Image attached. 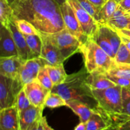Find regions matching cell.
<instances>
[{
  "mask_svg": "<svg viewBox=\"0 0 130 130\" xmlns=\"http://www.w3.org/2000/svg\"><path fill=\"white\" fill-rule=\"evenodd\" d=\"M11 6L13 18L27 20L39 34L52 35L66 28L55 0H15Z\"/></svg>",
  "mask_w": 130,
  "mask_h": 130,
  "instance_id": "obj_1",
  "label": "cell"
},
{
  "mask_svg": "<svg viewBox=\"0 0 130 130\" xmlns=\"http://www.w3.org/2000/svg\"><path fill=\"white\" fill-rule=\"evenodd\" d=\"M88 74L84 67L79 72L68 75L63 83L54 86L51 91L58 93L66 102L78 100L97 110L98 102L86 81Z\"/></svg>",
  "mask_w": 130,
  "mask_h": 130,
  "instance_id": "obj_2",
  "label": "cell"
},
{
  "mask_svg": "<svg viewBox=\"0 0 130 130\" xmlns=\"http://www.w3.org/2000/svg\"><path fill=\"white\" fill-rule=\"evenodd\" d=\"M83 55L85 67L89 74L93 72L107 73L114 63L111 58L91 38H88L81 48Z\"/></svg>",
  "mask_w": 130,
  "mask_h": 130,
  "instance_id": "obj_3",
  "label": "cell"
},
{
  "mask_svg": "<svg viewBox=\"0 0 130 130\" xmlns=\"http://www.w3.org/2000/svg\"><path fill=\"white\" fill-rule=\"evenodd\" d=\"M98 102V109L106 114L115 124L117 118L122 112V87L115 86L105 90H92Z\"/></svg>",
  "mask_w": 130,
  "mask_h": 130,
  "instance_id": "obj_4",
  "label": "cell"
},
{
  "mask_svg": "<svg viewBox=\"0 0 130 130\" xmlns=\"http://www.w3.org/2000/svg\"><path fill=\"white\" fill-rule=\"evenodd\" d=\"M24 85L19 78H10L0 75V110L15 106L17 95Z\"/></svg>",
  "mask_w": 130,
  "mask_h": 130,
  "instance_id": "obj_5",
  "label": "cell"
},
{
  "mask_svg": "<svg viewBox=\"0 0 130 130\" xmlns=\"http://www.w3.org/2000/svg\"><path fill=\"white\" fill-rule=\"evenodd\" d=\"M50 36L65 60L76 53L81 52L83 43L72 35L66 28Z\"/></svg>",
  "mask_w": 130,
  "mask_h": 130,
  "instance_id": "obj_6",
  "label": "cell"
},
{
  "mask_svg": "<svg viewBox=\"0 0 130 130\" xmlns=\"http://www.w3.org/2000/svg\"><path fill=\"white\" fill-rule=\"evenodd\" d=\"M42 48L39 58L45 66H57L62 64L66 60L50 35L40 34Z\"/></svg>",
  "mask_w": 130,
  "mask_h": 130,
  "instance_id": "obj_7",
  "label": "cell"
},
{
  "mask_svg": "<svg viewBox=\"0 0 130 130\" xmlns=\"http://www.w3.org/2000/svg\"><path fill=\"white\" fill-rule=\"evenodd\" d=\"M73 9L76 17L87 38H92L96 32L99 24L82 7L77 0H66Z\"/></svg>",
  "mask_w": 130,
  "mask_h": 130,
  "instance_id": "obj_8",
  "label": "cell"
},
{
  "mask_svg": "<svg viewBox=\"0 0 130 130\" xmlns=\"http://www.w3.org/2000/svg\"><path fill=\"white\" fill-rule=\"evenodd\" d=\"M60 9L66 29L72 35L78 38L83 43H85L88 38L84 34L82 27L71 5L66 1L64 3L60 5Z\"/></svg>",
  "mask_w": 130,
  "mask_h": 130,
  "instance_id": "obj_9",
  "label": "cell"
},
{
  "mask_svg": "<svg viewBox=\"0 0 130 130\" xmlns=\"http://www.w3.org/2000/svg\"><path fill=\"white\" fill-rule=\"evenodd\" d=\"M23 89L32 105L44 108V102L50 91L41 85L37 80L25 85Z\"/></svg>",
  "mask_w": 130,
  "mask_h": 130,
  "instance_id": "obj_10",
  "label": "cell"
},
{
  "mask_svg": "<svg viewBox=\"0 0 130 130\" xmlns=\"http://www.w3.org/2000/svg\"><path fill=\"white\" fill-rule=\"evenodd\" d=\"M25 62L19 56L1 57L0 75L10 78H18L20 68Z\"/></svg>",
  "mask_w": 130,
  "mask_h": 130,
  "instance_id": "obj_11",
  "label": "cell"
},
{
  "mask_svg": "<svg viewBox=\"0 0 130 130\" xmlns=\"http://www.w3.org/2000/svg\"><path fill=\"white\" fill-rule=\"evenodd\" d=\"M44 108L31 105L25 110L19 112L20 130H30L34 124L43 118Z\"/></svg>",
  "mask_w": 130,
  "mask_h": 130,
  "instance_id": "obj_12",
  "label": "cell"
},
{
  "mask_svg": "<svg viewBox=\"0 0 130 130\" xmlns=\"http://www.w3.org/2000/svg\"><path fill=\"white\" fill-rule=\"evenodd\" d=\"M12 35L14 42L17 49L19 56L24 61H27L32 58L31 52L28 46L24 34L17 29L15 24L12 21L8 27Z\"/></svg>",
  "mask_w": 130,
  "mask_h": 130,
  "instance_id": "obj_13",
  "label": "cell"
},
{
  "mask_svg": "<svg viewBox=\"0 0 130 130\" xmlns=\"http://www.w3.org/2000/svg\"><path fill=\"white\" fill-rule=\"evenodd\" d=\"M0 130H20L19 111L15 106L0 110Z\"/></svg>",
  "mask_w": 130,
  "mask_h": 130,
  "instance_id": "obj_14",
  "label": "cell"
},
{
  "mask_svg": "<svg viewBox=\"0 0 130 130\" xmlns=\"http://www.w3.org/2000/svg\"><path fill=\"white\" fill-rule=\"evenodd\" d=\"M0 56L1 57L19 56L13 38L8 28L1 25L0 28Z\"/></svg>",
  "mask_w": 130,
  "mask_h": 130,
  "instance_id": "obj_15",
  "label": "cell"
},
{
  "mask_svg": "<svg viewBox=\"0 0 130 130\" xmlns=\"http://www.w3.org/2000/svg\"><path fill=\"white\" fill-rule=\"evenodd\" d=\"M112 120L100 110H96L86 123V130H102L113 125Z\"/></svg>",
  "mask_w": 130,
  "mask_h": 130,
  "instance_id": "obj_16",
  "label": "cell"
},
{
  "mask_svg": "<svg viewBox=\"0 0 130 130\" xmlns=\"http://www.w3.org/2000/svg\"><path fill=\"white\" fill-rule=\"evenodd\" d=\"M86 81L92 90H105L116 86L115 84L107 77L105 73L101 72H93L88 74Z\"/></svg>",
  "mask_w": 130,
  "mask_h": 130,
  "instance_id": "obj_17",
  "label": "cell"
},
{
  "mask_svg": "<svg viewBox=\"0 0 130 130\" xmlns=\"http://www.w3.org/2000/svg\"><path fill=\"white\" fill-rule=\"evenodd\" d=\"M130 24V15L119 5L112 17L105 25L114 30L127 29Z\"/></svg>",
  "mask_w": 130,
  "mask_h": 130,
  "instance_id": "obj_18",
  "label": "cell"
},
{
  "mask_svg": "<svg viewBox=\"0 0 130 130\" xmlns=\"http://www.w3.org/2000/svg\"><path fill=\"white\" fill-rule=\"evenodd\" d=\"M67 107H69L76 115L78 116L80 122L86 123L96 110L86 104L76 100L67 102Z\"/></svg>",
  "mask_w": 130,
  "mask_h": 130,
  "instance_id": "obj_19",
  "label": "cell"
},
{
  "mask_svg": "<svg viewBox=\"0 0 130 130\" xmlns=\"http://www.w3.org/2000/svg\"><path fill=\"white\" fill-rule=\"evenodd\" d=\"M119 5V3L116 0H107L100 9L98 23L102 25H105L118 9Z\"/></svg>",
  "mask_w": 130,
  "mask_h": 130,
  "instance_id": "obj_20",
  "label": "cell"
},
{
  "mask_svg": "<svg viewBox=\"0 0 130 130\" xmlns=\"http://www.w3.org/2000/svg\"><path fill=\"white\" fill-rule=\"evenodd\" d=\"M91 38H93V39L96 42V44L102 49L104 50L112 59H114L115 54H114V51H113L112 46L107 37L106 36L104 30H103L101 24H99L96 32Z\"/></svg>",
  "mask_w": 130,
  "mask_h": 130,
  "instance_id": "obj_21",
  "label": "cell"
},
{
  "mask_svg": "<svg viewBox=\"0 0 130 130\" xmlns=\"http://www.w3.org/2000/svg\"><path fill=\"white\" fill-rule=\"evenodd\" d=\"M45 67L54 86L63 83L68 76L66 74L63 63L57 66H45Z\"/></svg>",
  "mask_w": 130,
  "mask_h": 130,
  "instance_id": "obj_22",
  "label": "cell"
},
{
  "mask_svg": "<svg viewBox=\"0 0 130 130\" xmlns=\"http://www.w3.org/2000/svg\"><path fill=\"white\" fill-rule=\"evenodd\" d=\"M130 119V90L122 88V112L117 118L115 124Z\"/></svg>",
  "mask_w": 130,
  "mask_h": 130,
  "instance_id": "obj_23",
  "label": "cell"
},
{
  "mask_svg": "<svg viewBox=\"0 0 130 130\" xmlns=\"http://www.w3.org/2000/svg\"><path fill=\"white\" fill-rule=\"evenodd\" d=\"M24 36L31 52L32 58L39 57L42 48V40L40 34L34 35H24Z\"/></svg>",
  "mask_w": 130,
  "mask_h": 130,
  "instance_id": "obj_24",
  "label": "cell"
},
{
  "mask_svg": "<svg viewBox=\"0 0 130 130\" xmlns=\"http://www.w3.org/2000/svg\"><path fill=\"white\" fill-rule=\"evenodd\" d=\"M13 11L11 5L6 0H0V22L1 25L8 27L9 24L13 20Z\"/></svg>",
  "mask_w": 130,
  "mask_h": 130,
  "instance_id": "obj_25",
  "label": "cell"
},
{
  "mask_svg": "<svg viewBox=\"0 0 130 130\" xmlns=\"http://www.w3.org/2000/svg\"><path fill=\"white\" fill-rule=\"evenodd\" d=\"M102 27L103 30H104L106 36L107 37L110 44H111L112 48L114 53L116 55L119 47H120L121 44L122 43L120 35L116 30L109 27L108 25H102Z\"/></svg>",
  "mask_w": 130,
  "mask_h": 130,
  "instance_id": "obj_26",
  "label": "cell"
},
{
  "mask_svg": "<svg viewBox=\"0 0 130 130\" xmlns=\"http://www.w3.org/2000/svg\"><path fill=\"white\" fill-rule=\"evenodd\" d=\"M62 106H67V102L58 93L50 91L44 102V107L54 109Z\"/></svg>",
  "mask_w": 130,
  "mask_h": 130,
  "instance_id": "obj_27",
  "label": "cell"
},
{
  "mask_svg": "<svg viewBox=\"0 0 130 130\" xmlns=\"http://www.w3.org/2000/svg\"><path fill=\"white\" fill-rule=\"evenodd\" d=\"M107 73L130 79V65L121 64L114 62Z\"/></svg>",
  "mask_w": 130,
  "mask_h": 130,
  "instance_id": "obj_28",
  "label": "cell"
},
{
  "mask_svg": "<svg viewBox=\"0 0 130 130\" xmlns=\"http://www.w3.org/2000/svg\"><path fill=\"white\" fill-rule=\"evenodd\" d=\"M13 22L17 29L24 35H34L39 34L36 28L27 20L24 19H17L13 18Z\"/></svg>",
  "mask_w": 130,
  "mask_h": 130,
  "instance_id": "obj_29",
  "label": "cell"
},
{
  "mask_svg": "<svg viewBox=\"0 0 130 130\" xmlns=\"http://www.w3.org/2000/svg\"><path fill=\"white\" fill-rule=\"evenodd\" d=\"M37 76H38V74L30 68L25 66L24 63L19 71L18 77L21 81L23 85L25 86L27 84H29L36 80Z\"/></svg>",
  "mask_w": 130,
  "mask_h": 130,
  "instance_id": "obj_30",
  "label": "cell"
},
{
  "mask_svg": "<svg viewBox=\"0 0 130 130\" xmlns=\"http://www.w3.org/2000/svg\"><path fill=\"white\" fill-rule=\"evenodd\" d=\"M114 60L116 63L130 65V51L123 42L116 54Z\"/></svg>",
  "mask_w": 130,
  "mask_h": 130,
  "instance_id": "obj_31",
  "label": "cell"
},
{
  "mask_svg": "<svg viewBox=\"0 0 130 130\" xmlns=\"http://www.w3.org/2000/svg\"><path fill=\"white\" fill-rule=\"evenodd\" d=\"M36 80L49 91H52L53 88L54 87L45 66L42 67L41 69L39 71L38 76H37Z\"/></svg>",
  "mask_w": 130,
  "mask_h": 130,
  "instance_id": "obj_32",
  "label": "cell"
},
{
  "mask_svg": "<svg viewBox=\"0 0 130 130\" xmlns=\"http://www.w3.org/2000/svg\"><path fill=\"white\" fill-rule=\"evenodd\" d=\"M31 105V103L29 101L24 89H22L19 93V95H17L16 101H15V106L19 112H20L29 108Z\"/></svg>",
  "mask_w": 130,
  "mask_h": 130,
  "instance_id": "obj_33",
  "label": "cell"
},
{
  "mask_svg": "<svg viewBox=\"0 0 130 130\" xmlns=\"http://www.w3.org/2000/svg\"><path fill=\"white\" fill-rule=\"evenodd\" d=\"M80 5L82 6V7L86 10L90 15L92 16V17L98 22V19H99V13L100 11V8L95 6L94 4H93L91 1L89 0H77Z\"/></svg>",
  "mask_w": 130,
  "mask_h": 130,
  "instance_id": "obj_34",
  "label": "cell"
},
{
  "mask_svg": "<svg viewBox=\"0 0 130 130\" xmlns=\"http://www.w3.org/2000/svg\"><path fill=\"white\" fill-rule=\"evenodd\" d=\"M105 75L116 85L120 86L122 88H126L130 90V79H126L124 77H119V76H114V75L109 74L108 73H105Z\"/></svg>",
  "mask_w": 130,
  "mask_h": 130,
  "instance_id": "obj_35",
  "label": "cell"
},
{
  "mask_svg": "<svg viewBox=\"0 0 130 130\" xmlns=\"http://www.w3.org/2000/svg\"><path fill=\"white\" fill-rule=\"evenodd\" d=\"M119 130H130V119L117 124Z\"/></svg>",
  "mask_w": 130,
  "mask_h": 130,
  "instance_id": "obj_36",
  "label": "cell"
},
{
  "mask_svg": "<svg viewBox=\"0 0 130 130\" xmlns=\"http://www.w3.org/2000/svg\"><path fill=\"white\" fill-rule=\"evenodd\" d=\"M119 6L125 11H128L130 9V0H123L119 3Z\"/></svg>",
  "mask_w": 130,
  "mask_h": 130,
  "instance_id": "obj_37",
  "label": "cell"
},
{
  "mask_svg": "<svg viewBox=\"0 0 130 130\" xmlns=\"http://www.w3.org/2000/svg\"><path fill=\"white\" fill-rule=\"evenodd\" d=\"M30 130H45L44 126H43V122H42V118L34 124V126L32 128V129Z\"/></svg>",
  "mask_w": 130,
  "mask_h": 130,
  "instance_id": "obj_38",
  "label": "cell"
},
{
  "mask_svg": "<svg viewBox=\"0 0 130 130\" xmlns=\"http://www.w3.org/2000/svg\"><path fill=\"white\" fill-rule=\"evenodd\" d=\"M121 36V40L123 43H124L125 44V45L126 46L127 48L129 49L130 51V38H128L126 36H124L121 35V34H119Z\"/></svg>",
  "mask_w": 130,
  "mask_h": 130,
  "instance_id": "obj_39",
  "label": "cell"
},
{
  "mask_svg": "<svg viewBox=\"0 0 130 130\" xmlns=\"http://www.w3.org/2000/svg\"><path fill=\"white\" fill-rule=\"evenodd\" d=\"M119 34L126 36L130 38V30L129 29H119V30H116Z\"/></svg>",
  "mask_w": 130,
  "mask_h": 130,
  "instance_id": "obj_40",
  "label": "cell"
},
{
  "mask_svg": "<svg viewBox=\"0 0 130 130\" xmlns=\"http://www.w3.org/2000/svg\"><path fill=\"white\" fill-rule=\"evenodd\" d=\"M89 1H91L95 6H98L99 8H101L104 5V4L105 3L107 0H89Z\"/></svg>",
  "mask_w": 130,
  "mask_h": 130,
  "instance_id": "obj_41",
  "label": "cell"
},
{
  "mask_svg": "<svg viewBox=\"0 0 130 130\" xmlns=\"http://www.w3.org/2000/svg\"><path fill=\"white\" fill-rule=\"evenodd\" d=\"M42 122H43V126H44V129L45 130H54L52 127H50L49 126V124H48V122H47L46 118V117H43L42 118Z\"/></svg>",
  "mask_w": 130,
  "mask_h": 130,
  "instance_id": "obj_42",
  "label": "cell"
},
{
  "mask_svg": "<svg viewBox=\"0 0 130 130\" xmlns=\"http://www.w3.org/2000/svg\"><path fill=\"white\" fill-rule=\"evenodd\" d=\"M74 130H86V123L80 122Z\"/></svg>",
  "mask_w": 130,
  "mask_h": 130,
  "instance_id": "obj_43",
  "label": "cell"
},
{
  "mask_svg": "<svg viewBox=\"0 0 130 130\" xmlns=\"http://www.w3.org/2000/svg\"><path fill=\"white\" fill-rule=\"evenodd\" d=\"M102 130H119V128H118V126L116 124H113V125L110 126L108 127V128H105Z\"/></svg>",
  "mask_w": 130,
  "mask_h": 130,
  "instance_id": "obj_44",
  "label": "cell"
},
{
  "mask_svg": "<svg viewBox=\"0 0 130 130\" xmlns=\"http://www.w3.org/2000/svg\"><path fill=\"white\" fill-rule=\"evenodd\" d=\"M55 1H57V2L60 5H62L63 3H64L66 1V0H55Z\"/></svg>",
  "mask_w": 130,
  "mask_h": 130,
  "instance_id": "obj_45",
  "label": "cell"
},
{
  "mask_svg": "<svg viewBox=\"0 0 130 130\" xmlns=\"http://www.w3.org/2000/svg\"><path fill=\"white\" fill-rule=\"evenodd\" d=\"M6 1H7V2L10 5H11L14 2H15V0H6Z\"/></svg>",
  "mask_w": 130,
  "mask_h": 130,
  "instance_id": "obj_46",
  "label": "cell"
},
{
  "mask_svg": "<svg viewBox=\"0 0 130 130\" xmlns=\"http://www.w3.org/2000/svg\"><path fill=\"white\" fill-rule=\"evenodd\" d=\"M122 1H123V0H116V1L117 3H119L120 2H121Z\"/></svg>",
  "mask_w": 130,
  "mask_h": 130,
  "instance_id": "obj_47",
  "label": "cell"
},
{
  "mask_svg": "<svg viewBox=\"0 0 130 130\" xmlns=\"http://www.w3.org/2000/svg\"><path fill=\"white\" fill-rule=\"evenodd\" d=\"M127 29H129V30H130V24L129 25H128V27H127Z\"/></svg>",
  "mask_w": 130,
  "mask_h": 130,
  "instance_id": "obj_48",
  "label": "cell"
},
{
  "mask_svg": "<svg viewBox=\"0 0 130 130\" xmlns=\"http://www.w3.org/2000/svg\"><path fill=\"white\" fill-rule=\"evenodd\" d=\"M127 12H128V13H129V15H130V9H129V10H128V11H127Z\"/></svg>",
  "mask_w": 130,
  "mask_h": 130,
  "instance_id": "obj_49",
  "label": "cell"
}]
</instances>
